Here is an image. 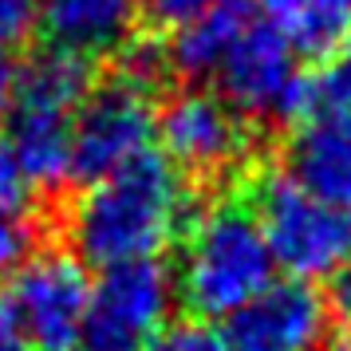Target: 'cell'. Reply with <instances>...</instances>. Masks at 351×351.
I'll return each mask as SVG.
<instances>
[{"mask_svg": "<svg viewBox=\"0 0 351 351\" xmlns=\"http://www.w3.org/2000/svg\"><path fill=\"white\" fill-rule=\"evenodd\" d=\"M190 190L162 154H143L130 166L99 178L67 209V245L80 265H134L158 261V253L186 233Z\"/></svg>", "mask_w": 351, "mask_h": 351, "instance_id": "1", "label": "cell"}, {"mask_svg": "<svg viewBox=\"0 0 351 351\" xmlns=\"http://www.w3.org/2000/svg\"><path fill=\"white\" fill-rule=\"evenodd\" d=\"M272 272L276 261L253 206L221 197L202 209L186 229L174 285L186 308L197 312V319H229L276 280Z\"/></svg>", "mask_w": 351, "mask_h": 351, "instance_id": "2", "label": "cell"}, {"mask_svg": "<svg viewBox=\"0 0 351 351\" xmlns=\"http://www.w3.org/2000/svg\"><path fill=\"white\" fill-rule=\"evenodd\" d=\"M91 91V67L80 56L44 48L24 67H16L8 138L32 186L56 190L71 182V134L75 114Z\"/></svg>", "mask_w": 351, "mask_h": 351, "instance_id": "3", "label": "cell"}, {"mask_svg": "<svg viewBox=\"0 0 351 351\" xmlns=\"http://www.w3.org/2000/svg\"><path fill=\"white\" fill-rule=\"evenodd\" d=\"M87 300V265L60 249L36 253L0 285V335L24 351H80Z\"/></svg>", "mask_w": 351, "mask_h": 351, "instance_id": "4", "label": "cell"}, {"mask_svg": "<svg viewBox=\"0 0 351 351\" xmlns=\"http://www.w3.org/2000/svg\"><path fill=\"white\" fill-rule=\"evenodd\" d=\"M253 213L288 280L308 285L316 276H335L351 261V209L312 197L288 174L261 178Z\"/></svg>", "mask_w": 351, "mask_h": 351, "instance_id": "5", "label": "cell"}, {"mask_svg": "<svg viewBox=\"0 0 351 351\" xmlns=\"http://www.w3.org/2000/svg\"><path fill=\"white\" fill-rule=\"evenodd\" d=\"M154 123V83H143L130 71L91 83L71 134V182L91 186L150 154Z\"/></svg>", "mask_w": 351, "mask_h": 351, "instance_id": "6", "label": "cell"}, {"mask_svg": "<svg viewBox=\"0 0 351 351\" xmlns=\"http://www.w3.org/2000/svg\"><path fill=\"white\" fill-rule=\"evenodd\" d=\"M209 80L217 95L245 119H292L304 80L300 51L285 28L265 20L249 0V12L241 16Z\"/></svg>", "mask_w": 351, "mask_h": 351, "instance_id": "7", "label": "cell"}, {"mask_svg": "<svg viewBox=\"0 0 351 351\" xmlns=\"http://www.w3.org/2000/svg\"><path fill=\"white\" fill-rule=\"evenodd\" d=\"M178 285L162 261L103 269L91 285L80 351H146L170 324Z\"/></svg>", "mask_w": 351, "mask_h": 351, "instance_id": "8", "label": "cell"}, {"mask_svg": "<svg viewBox=\"0 0 351 351\" xmlns=\"http://www.w3.org/2000/svg\"><path fill=\"white\" fill-rule=\"evenodd\" d=\"M162 158L186 178H225L253 154L249 119L209 87H186L166 99L154 123Z\"/></svg>", "mask_w": 351, "mask_h": 351, "instance_id": "9", "label": "cell"}, {"mask_svg": "<svg viewBox=\"0 0 351 351\" xmlns=\"http://www.w3.org/2000/svg\"><path fill=\"white\" fill-rule=\"evenodd\" d=\"M328 308L304 280H272L225 319L229 351H316Z\"/></svg>", "mask_w": 351, "mask_h": 351, "instance_id": "10", "label": "cell"}, {"mask_svg": "<svg viewBox=\"0 0 351 351\" xmlns=\"http://www.w3.org/2000/svg\"><path fill=\"white\" fill-rule=\"evenodd\" d=\"M138 0H40L36 28L48 48L95 60L111 51H127L138 28Z\"/></svg>", "mask_w": 351, "mask_h": 351, "instance_id": "11", "label": "cell"}, {"mask_svg": "<svg viewBox=\"0 0 351 351\" xmlns=\"http://www.w3.org/2000/svg\"><path fill=\"white\" fill-rule=\"evenodd\" d=\"M288 178L328 206L351 209V127L300 123L288 143Z\"/></svg>", "mask_w": 351, "mask_h": 351, "instance_id": "12", "label": "cell"}, {"mask_svg": "<svg viewBox=\"0 0 351 351\" xmlns=\"http://www.w3.org/2000/svg\"><path fill=\"white\" fill-rule=\"evenodd\" d=\"M253 8L285 28L296 51L332 56L351 36V0H253Z\"/></svg>", "mask_w": 351, "mask_h": 351, "instance_id": "13", "label": "cell"}, {"mask_svg": "<svg viewBox=\"0 0 351 351\" xmlns=\"http://www.w3.org/2000/svg\"><path fill=\"white\" fill-rule=\"evenodd\" d=\"M292 119L351 127V51L339 48L332 56H324L312 71H304Z\"/></svg>", "mask_w": 351, "mask_h": 351, "instance_id": "14", "label": "cell"}, {"mask_svg": "<svg viewBox=\"0 0 351 351\" xmlns=\"http://www.w3.org/2000/svg\"><path fill=\"white\" fill-rule=\"evenodd\" d=\"M146 351H229V339L209 319H178V324H166Z\"/></svg>", "mask_w": 351, "mask_h": 351, "instance_id": "15", "label": "cell"}, {"mask_svg": "<svg viewBox=\"0 0 351 351\" xmlns=\"http://www.w3.org/2000/svg\"><path fill=\"white\" fill-rule=\"evenodd\" d=\"M36 256V225L28 217H0V285Z\"/></svg>", "mask_w": 351, "mask_h": 351, "instance_id": "16", "label": "cell"}, {"mask_svg": "<svg viewBox=\"0 0 351 351\" xmlns=\"http://www.w3.org/2000/svg\"><path fill=\"white\" fill-rule=\"evenodd\" d=\"M32 190L36 186L28 182L12 146L0 138V217H24L28 202H32Z\"/></svg>", "mask_w": 351, "mask_h": 351, "instance_id": "17", "label": "cell"}, {"mask_svg": "<svg viewBox=\"0 0 351 351\" xmlns=\"http://www.w3.org/2000/svg\"><path fill=\"white\" fill-rule=\"evenodd\" d=\"M217 4H221V0H138V12H143L150 24H158V28L182 32L186 24L202 20L209 8H217Z\"/></svg>", "mask_w": 351, "mask_h": 351, "instance_id": "18", "label": "cell"}, {"mask_svg": "<svg viewBox=\"0 0 351 351\" xmlns=\"http://www.w3.org/2000/svg\"><path fill=\"white\" fill-rule=\"evenodd\" d=\"M36 8L40 0H0V56L28 40V32L36 28Z\"/></svg>", "mask_w": 351, "mask_h": 351, "instance_id": "19", "label": "cell"}, {"mask_svg": "<svg viewBox=\"0 0 351 351\" xmlns=\"http://www.w3.org/2000/svg\"><path fill=\"white\" fill-rule=\"evenodd\" d=\"M328 316L339 324V332L351 335V261L343 265V269L332 276V288H328Z\"/></svg>", "mask_w": 351, "mask_h": 351, "instance_id": "20", "label": "cell"}, {"mask_svg": "<svg viewBox=\"0 0 351 351\" xmlns=\"http://www.w3.org/2000/svg\"><path fill=\"white\" fill-rule=\"evenodd\" d=\"M12 87H16V64L0 56V123L8 119V107H12Z\"/></svg>", "mask_w": 351, "mask_h": 351, "instance_id": "21", "label": "cell"}, {"mask_svg": "<svg viewBox=\"0 0 351 351\" xmlns=\"http://www.w3.org/2000/svg\"><path fill=\"white\" fill-rule=\"evenodd\" d=\"M0 351H24V348H20V343H12V339H4V335H0Z\"/></svg>", "mask_w": 351, "mask_h": 351, "instance_id": "22", "label": "cell"}]
</instances>
